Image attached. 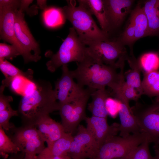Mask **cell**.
Returning a JSON list of instances; mask_svg holds the SVG:
<instances>
[{"instance_id":"obj_1","label":"cell","mask_w":159,"mask_h":159,"mask_svg":"<svg viewBox=\"0 0 159 159\" xmlns=\"http://www.w3.org/2000/svg\"><path fill=\"white\" fill-rule=\"evenodd\" d=\"M60 106L50 82L41 80L31 93L23 96L18 111L24 125L36 126L40 118L59 110Z\"/></svg>"},{"instance_id":"obj_2","label":"cell","mask_w":159,"mask_h":159,"mask_svg":"<svg viewBox=\"0 0 159 159\" xmlns=\"http://www.w3.org/2000/svg\"><path fill=\"white\" fill-rule=\"evenodd\" d=\"M117 68L103 64L87 50L82 59L77 63V68L70 72L79 85L97 90L119 82L120 77Z\"/></svg>"},{"instance_id":"obj_3","label":"cell","mask_w":159,"mask_h":159,"mask_svg":"<svg viewBox=\"0 0 159 159\" xmlns=\"http://www.w3.org/2000/svg\"><path fill=\"white\" fill-rule=\"evenodd\" d=\"M77 1L79 5L77 6L76 1H67V5L62 9L81 41L85 45L93 41L108 39V34L98 26L90 10L80 0Z\"/></svg>"},{"instance_id":"obj_4","label":"cell","mask_w":159,"mask_h":159,"mask_svg":"<svg viewBox=\"0 0 159 159\" xmlns=\"http://www.w3.org/2000/svg\"><path fill=\"white\" fill-rule=\"evenodd\" d=\"M87 46L80 40L74 28L71 27L67 37L57 52L52 54L48 52L46 56L50 57L46 65L48 70L54 72L61 66L69 63L80 62L87 52Z\"/></svg>"},{"instance_id":"obj_5","label":"cell","mask_w":159,"mask_h":159,"mask_svg":"<svg viewBox=\"0 0 159 159\" xmlns=\"http://www.w3.org/2000/svg\"><path fill=\"white\" fill-rule=\"evenodd\" d=\"M147 140L146 136L141 132L125 137L115 136L100 146L88 159H126L135 148Z\"/></svg>"},{"instance_id":"obj_6","label":"cell","mask_w":159,"mask_h":159,"mask_svg":"<svg viewBox=\"0 0 159 159\" xmlns=\"http://www.w3.org/2000/svg\"><path fill=\"white\" fill-rule=\"evenodd\" d=\"M131 110L141 132L146 136L150 143H156L159 138V98L156 97L149 105L137 103Z\"/></svg>"},{"instance_id":"obj_7","label":"cell","mask_w":159,"mask_h":159,"mask_svg":"<svg viewBox=\"0 0 159 159\" xmlns=\"http://www.w3.org/2000/svg\"><path fill=\"white\" fill-rule=\"evenodd\" d=\"M21 4L15 16V35L24 51L23 58L24 62H37L41 58L39 45L31 33L25 20L23 11L26 8Z\"/></svg>"},{"instance_id":"obj_8","label":"cell","mask_w":159,"mask_h":159,"mask_svg":"<svg viewBox=\"0 0 159 159\" xmlns=\"http://www.w3.org/2000/svg\"><path fill=\"white\" fill-rule=\"evenodd\" d=\"M85 45L90 53L106 65L117 67L118 61L123 58L127 60L129 56L125 46L116 39L95 40Z\"/></svg>"},{"instance_id":"obj_9","label":"cell","mask_w":159,"mask_h":159,"mask_svg":"<svg viewBox=\"0 0 159 159\" xmlns=\"http://www.w3.org/2000/svg\"><path fill=\"white\" fill-rule=\"evenodd\" d=\"M13 130L10 138L25 154L36 155L46 148L45 142L36 126L24 125Z\"/></svg>"},{"instance_id":"obj_10","label":"cell","mask_w":159,"mask_h":159,"mask_svg":"<svg viewBox=\"0 0 159 159\" xmlns=\"http://www.w3.org/2000/svg\"><path fill=\"white\" fill-rule=\"evenodd\" d=\"M21 3L20 0H0V35L1 39L16 46L23 57L24 52L15 37L14 28L15 14Z\"/></svg>"},{"instance_id":"obj_11","label":"cell","mask_w":159,"mask_h":159,"mask_svg":"<svg viewBox=\"0 0 159 159\" xmlns=\"http://www.w3.org/2000/svg\"><path fill=\"white\" fill-rule=\"evenodd\" d=\"M77 134L73 136L68 155L72 159H86L92 157L99 147L86 127L79 125Z\"/></svg>"},{"instance_id":"obj_12","label":"cell","mask_w":159,"mask_h":159,"mask_svg":"<svg viewBox=\"0 0 159 159\" xmlns=\"http://www.w3.org/2000/svg\"><path fill=\"white\" fill-rule=\"evenodd\" d=\"M111 95L120 102L118 114L120 122L119 131L120 136L125 137L131 133L141 132L137 120L132 112L129 101L124 96L121 87L113 90Z\"/></svg>"},{"instance_id":"obj_13","label":"cell","mask_w":159,"mask_h":159,"mask_svg":"<svg viewBox=\"0 0 159 159\" xmlns=\"http://www.w3.org/2000/svg\"><path fill=\"white\" fill-rule=\"evenodd\" d=\"M86 129L95 139L99 147L112 137L116 136L119 131L120 124L114 123L110 125L107 118L92 116L84 120Z\"/></svg>"},{"instance_id":"obj_14","label":"cell","mask_w":159,"mask_h":159,"mask_svg":"<svg viewBox=\"0 0 159 159\" xmlns=\"http://www.w3.org/2000/svg\"><path fill=\"white\" fill-rule=\"evenodd\" d=\"M62 74L56 82L54 91L55 97L60 104L69 102L84 87L74 81L67 64L62 67Z\"/></svg>"},{"instance_id":"obj_15","label":"cell","mask_w":159,"mask_h":159,"mask_svg":"<svg viewBox=\"0 0 159 159\" xmlns=\"http://www.w3.org/2000/svg\"><path fill=\"white\" fill-rule=\"evenodd\" d=\"M132 0H104L110 31L119 27L132 11Z\"/></svg>"},{"instance_id":"obj_16","label":"cell","mask_w":159,"mask_h":159,"mask_svg":"<svg viewBox=\"0 0 159 159\" xmlns=\"http://www.w3.org/2000/svg\"><path fill=\"white\" fill-rule=\"evenodd\" d=\"M36 126L41 135L49 147L66 132L62 124L52 119L49 115L43 116L37 122Z\"/></svg>"},{"instance_id":"obj_17","label":"cell","mask_w":159,"mask_h":159,"mask_svg":"<svg viewBox=\"0 0 159 159\" xmlns=\"http://www.w3.org/2000/svg\"><path fill=\"white\" fill-rule=\"evenodd\" d=\"M110 96V93L105 88L96 90L91 94L92 100L88 104L87 108L92 116L107 118L108 113L105 102Z\"/></svg>"},{"instance_id":"obj_18","label":"cell","mask_w":159,"mask_h":159,"mask_svg":"<svg viewBox=\"0 0 159 159\" xmlns=\"http://www.w3.org/2000/svg\"><path fill=\"white\" fill-rule=\"evenodd\" d=\"M129 20L135 29V42L139 39L148 36V24L143 6L138 4L132 10Z\"/></svg>"},{"instance_id":"obj_19","label":"cell","mask_w":159,"mask_h":159,"mask_svg":"<svg viewBox=\"0 0 159 159\" xmlns=\"http://www.w3.org/2000/svg\"><path fill=\"white\" fill-rule=\"evenodd\" d=\"M143 6L148 24V36L159 35V0L145 1Z\"/></svg>"},{"instance_id":"obj_20","label":"cell","mask_w":159,"mask_h":159,"mask_svg":"<svg viewBox=\"0 0 159 159\" xmlns=\"http://www.w3.org/2000/svg\"><path fill=\"white\" fill-rule=\"evenodd\" d=\"M90 10L92 15L96 17L101 29L108 34L110 32L104 0H80Z\"/></svg>"},{"instance_id":"obj_21","label":"cell","mask_w":159,"mask_h":159,"mask_svg":"<svg viewBox=\"0 0 159 159\" xmlns=\"http://www.w3.org/2000/svg\"><path fill=\"white\" fill-rule=\"evenodd\" d=\"M0 69L5 77L1 82V85L5 87L9 86L17 77H21L29 79L32 77V74L31 70L24 72L5 59L0 60Z\"/></svg>"},{"instance_id":"obj_22","label":"cell","mask_w":159,"mask_h":159,"mask_svg":"<svg viewBox=\"0 0 159 159\" xmlns=\"http://www.w3.org/2000/svg\"><path fill=\"white\" fill-rule=\"evenodd\" d=\"M131 69L124 74L126 83L135 89L140 95H143L140 74L142 71L138 59L135 56H129L127 60Z\"/></svg>"},{"instance_id":"obj_23","label":"cell","mask_w":159,"mask_h":159,"mask_svg":"<svg viewBox=\"0 0 159 159\" xmlns=\"http://www.w3.org/2000/svg\"><path fill=\"white\" fill-rule=\"evenodd\" d=\"M73 136L72 134L65 132L50 146L46 147L42 152L54 156L68 155Z\"/></svg>"},{"instance_id":"obj_24","label":"cell","mask_w":159,"mask_h":159,"mask_svg":"<svg viewBox=\"0 0 159 159\" xmlns=\"http://www.w3.org/2000/svg\"><path fill=\"white\" fill-rule=\"evenodd\" d=\"M141 89L143 94L150 97L159 96V71L144 73L141 82Z\"/></svg>"},{"instance_id":"obj_25","label":"cell","mask_w":159,"mask_h":159,"mask_svg":"<svg viewBox=\"0 0 159 159\" xmlns=\"http://www.w3.org/2000/svg\"><path fill=\"white\" fill-rule=\"evenodd\" d=\"M43 18L46 26L52 28L63 24L66 19L62 9L54 7L45 9L43 13Z\"/></svg>"},{"instance_id":"obj_26","label":"cell","mask_w":159,"mask_h":159,"mask_svg":"<svg viewBox=\"0 0 159 159\" xmlns=\"http://www.w3.org/2000/svg\"><path fill=\"white\" fill-rule=\"evenodd\" d=\"M159 53L150 52L142 54L138 59L144 73L157 71L159 69Z\"/></svg>"},{"instance_id":"obj_27","label":"cell","mask_w":159,"mask_h":159,"mask_svg":"<svg viewBox=\"0 0 159 159\" xmlns=\"http://www.w3.org/2000/svg\"><path fill=\"white\" fill-rule=\"evenodd\" d=\"M21 152L18 146L5 133L0 126V154L4 159L10 154H17Z\"/></svg>"},{"instance_id":"obj_28","label":"cell","mask_w":159,"mask_h":159,"mask_svg":"<svg viewBox=\"0 0 159 159\" xmlns=\"http://www.w3.org/2000/svg\"><path fill=\"white\" fill-rule=\"evenodd\" d=\"M135 29L133 24L130 21L128 22L125 29L117 39L118 41L124 46L127 45L130 49V54L133 55L132 50V46L135 42Z\"/></svg>"},{"instance_id":"obj_29","label":"cell","mask_w":159,"mask_h":159,"mask_svg":"<svg viewBox=\"0 0 159 159\" xmlns=\"http://www.w3.org/2000/svg\"><path fill=\"white\" fill-rule=\"evenodd\" d=\"M149 143L146 140L135 148L126 159H153L150 152Z\"/></svg>"},{"instance_id":"obj_30","label":"cell","mask_w":159,"mask_h":159,"mask_svg":"<svg viewBox=\"0 0 159 159\" xmlns=\"http://www.w3.org/2000/svg\"><path fill=\"white\" fill-rule=\"evenodd\" d=\"M19 55H21L19 49L16 46L0 43V60L7 59L12 60Z\"/></svg>"},{"instance_id":"obj_31","label":"cell","mask_w":159,"mask_h":159,"mask_svg":"<svg viewBox=\"0 0 159 159\" xmlns=\"http://www.w3.org/2000/svg\"><path fill=\"white\" fill-rule=\"evenodd\" d=\"M19 115L18 111L13 110L11 106L6 109L0 111V126L4 130L8 131L13 125L9 123L10 119L13 116Z\"/></svg>"},{"instance_id":"obj_32","label":"cell","mask_w":159,"mask_h":159,"mask_svg":"<svg viewBox=\"0 0 159 159\" xmlns=\"http://www.w3.org/2000/svg\"><path fill=\"white\" fill-rule=\"evenodd\" d=\"M121 86L124 96L129 101L130 100L137 101L141 96L135 89L128 85L125 80L121 83Z\"/></svg>"},{"instance_id":"obj_33","label":"cell","mask_w":159,"mask_h":159,"mask_svg":"<svg viewBox=\"0 0 159 159\" xmlns=\"http://www.w3.org/2000/svg\"><path fill=\"white\" fill-rule=\"evenodd\" d=\"M120 102L117 100L110 97L106 100L105 106L108 115L113 118L115 117L118 114Z\"/></svg>"},{"instance_id":"obj_34","label":"cell","mask_w":159,"mask_h":159,"mask_svg":"<svg viewBox=\"0 0 159 159\" xmlns=\"http://www.w3.org/2000/svg\"><path fill=\"white\" fill-rule=\"evenodd\" d=\"M5 87L1 85L0 88V111L4 110L10 106L9 103L13 101L10 96H6L3 94Z\"/></svg>"},{"instance_id":"obj_35","label":"cell","mask_w":159,"mask_h":159,"mask_svg":"<svg viewBox=\"0 0 159 159\" xmlns=\"http://www.w3.org/2000/svg\"><path fill=\"white\" fill-rule=\"evenodd\" d=\"M42 153L48 159H72L68 155L54 156L48 155L42 152Z\"/></svg>"},{"instance_id":"obj_36","label":"cell","mask_w":159,"mask_h":159,"mask_svg":"<svg viewBox=\"0 0 159 159\" xmlns=\"http://www.w3.org/2000/svg\"><path fill=\"white\" fill-rule=\"evenodd\" d=\"M155 155L153 157V159H159V147L158 145H155L154 146Z\"/></svg>"},{"instance_id":"obj_37","label":"cell","mask_w":159,"mask_h":159,"mask_svg":"<svg viewBox=\"0 0 159 159\" xmlns=\"http://www.w3.org/2000/svg\"><path fill=\"white\" fill-rule=\"evenodd\" d=\"M37 155L25 154L24 156L23 159H37Z\"/></svg>"},{"instance_id":"obj_38","label":"cell","mask_w":159,"mask_h":159,"mask_svg":"<svg viewBox=\"0 0 159 159\" xmlns=\"http://www.w3.org/2000/svg\"><path fill=\"white\" fill-rule=\"evenodd\" d=\"M24 156L21 158H16V157H11V158H8V159H23V158H24Z\"/></svg>"},{"instance_id":"obj_39","label":"cell","mask_w":159,"mask_h":159,"mask_svg":"<svg viewBox=\"0 0 159 159\" xmlns=\"http://www.w3.org/2000/svg\"><path fill=\"white\" fill-rule=\"evenodd\" d=\"M159 144V138H158L157 143H155V145H158Z\"/></svg>"},{"instance_id":"obj_40","label":"cell","mask_w":159,"mask_h":159,"mask_svg":"<svg viewBox=\"0 0 159 159\" xmlns=\"http://www.w3.org/2000/svg\"><path fill=\"white\" fill-rule=\"evenodd\" d=\"M156 97L158 98H159V96H158V97Z\"/></svg>"},{"instance_id":"obj_41","label":"cell","mask_w":159,"mask_h":159,"mask_svg":"<svg viewBox=\"0 0 159 159\" xmlns=\"http://www.w3.org/2000/svg\"><path fill=\"white\" fill-rule=\"evenodd\" d=\"M42 154H43V153H42ZM44 155L46 156V157L47 158V159H48L47 158V157Z\"/></svg>"},{"instance_id":"obj_42","label":"cell","mask_w":159,"mask_h":159,"mask_svg":"<svg viewBox=\"0 0 159 159\" xmlns=\"http://www.w3.org/2000/svg\"><path fill=\"white\" fill-rule=\"evenodd\" d=\"M158 53H159V50H158Z\"/></svg>"},{"instance_id":"obj_43","label":"cell","mask_w":159,"mask_h":159,"mask_svg":"<svg viewBox=\"0 0 159 159\" xmlns=\"http://www.w3.org/2000/svg\"></svg>"}]
</instances>
